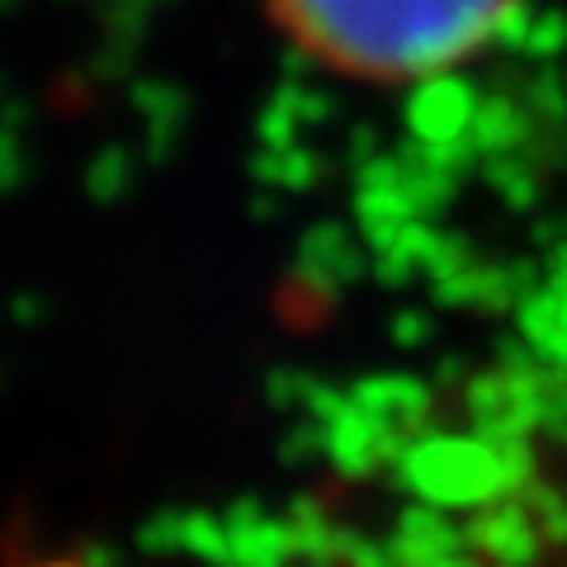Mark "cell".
<instances>
[{"instance_id": "obj_1", "label": "cell", "mask_w": 567, "mask_h": 567, "mask_svg": "<svg viewBox=\"0 0 567 567\" xmlns=\"http://www.w3.org/2000/svg\"><path fill=\"white\" fill-rule=\"evenodd\" d=\"M520 0H275L312 58L364 81H425L483 52Z\"/></svg>"}]
</instances>
